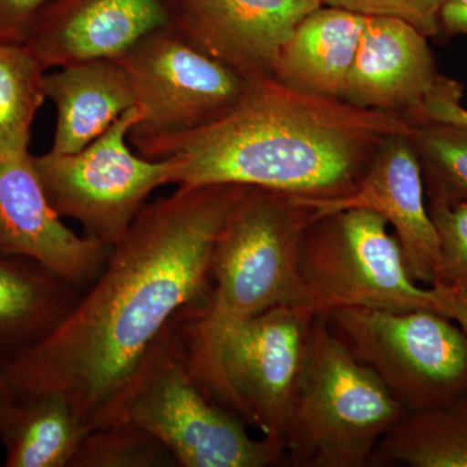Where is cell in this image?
I'll return each instance as SVG.
<instances>
[{
  "label": "cell",
  "instance_id": "cell-30",
  "mask_svg": "<svg viewBox=\"0 0 467 467\" xmlns=\"http://www.w3.org/2000/svg\"><path fill=\"white\" fill-rule=\"evenodd\" d=\"M441 29L467 36V5H444L441 9Z\"/></svg>",
  "mask_w": 467,
  "mask_h": 467
},
{
  "label": "cell",
  "instance_id": "cell-24",
  "mask_svg": "<svg viewBox=\"0 0 467 467\" xmlns=\"http://www.w3.org/2000/svg\"><path fill=\"white\" fill-rule=\"evenodd\" d=\"M429 211L441 244L438 285L467 292V199L429 204Z\"/></svg>",
  "mask_w": 467,
  "mask_h": 467
},
{
  "label": "cell",
  "instance_id": "cell-17",
  "mask_svg": "<svg viewBox=\"0 0 467 467\" xmlns=\"http://www.w3.org/2000/svg\"><path fill=\"white\" fill-rule=\"evenodd\" d=\"M82 295L38 261L0 252V371L47 339Z\"/></svg>",
  "mask_w": 467,
  "mask_h": 467
},
{
  "label": "cell",
  "instance_id": "cell-23",
  "mask_svg": "<svg viewBox=\"0 0 467 467\" xmlns=\"http://www.w3.org/2000/svg\"><path fill=\"white\" fill-rule=\"evenodd\" d=\"M171 451L131 420L86 434L70 467H178Z\"/></svg>",
  "mask_w": 467,
  "mask_h": 467
},
{
  "label": "cell",
  "instance_id": "cell-3",
  "mask_svg": "<svg viewBox=\"0 0 467 467\" xmlns=\"http://www.w3.org/2000/svg\"><path fill=\"white\" fill-rule=\"evenodd\" d=\"M317 220L308 198L247 187L214 243L204 306L178 317L190 370L213 396L218 349L245 319L288 304L306 306L300 251Z\"/></svg>",
  "mask_w": 467,
  "mask_h": 467
},
{
  "label": "cell",
  "instance_id": "cell-28",
  "mask_svg": "<svg viewBox=\"0 0 467 467\" xmlns=\"http://www.w3.org/2000/svg\"><path fill=\"white\" fill-rule=\"evenodd\" d=\"M21 404L16 393L0 371V439L5 438L16 422Z\"/></svg>",
  "mask_w": 467,
  "mask_h": 467
},
{
  "label": "cell",
  "instance_id": "cell-15",
  "mask_svg": "<svg viewBox=\"0 0 467 467\" xmlns=\"http://www.w3.org/2000/svg\"><path fill=\"white\" fill-rule=\"evenodd\" d=\"M427 38L407 21L367 16L343 101L422 122L426 104L447 81Z\"/></svg>",
  "mask_w": 467,
  "mask_h": 467
},
{
  "label": "cell",
  "instance_id": "cell-4",
  "mask_svg": "<svg viewBox=\"0 0 467 467\" xmlns=\"http://www.w3.org/2000/svg\"><path fill=\"white\" fill-rule=\"evenodd\" d=\"M407 414L379 378L353 358L317 312L308 361L285 426V459L296 467H365Z\"/></svg>",
  "mask_w": 467,
  "mask_h": 467
},
{
  "label": "cell",
  "instance_id": "cell-14",
  "mask_svg": "<svg viewBox=\"0 0 467 467\" xmlns=\"http://www.w3.org/2000/svg\"><path fill=\"white\" fill-rule=\"evenodd\" d=\"M174 26L171 0H52L24 45L46 72L88 60H119L140 41Z\"/></svg>",
  "mask_w": 467,
  "mask_h": 467
},
{
  "label": "cell",
  "instance_id": "cell-25",
  "mask_svg": "<svg viewBox=\"0 0 467 467\" xmlns=\"http://www.w3.org/2000/svg\"><path fill=\"white\" fill-rule=\"evenodd\" d=\"M328 7L347 9L362 16H382L407 21L426 36L441 32L438 0H321Z\"/></svg>",
  "mask_w": 467,
  "mask_h": 467
},
{
  "label": "cell",
  "instance_id": "cell-19",
  "mask_svg": "<svg viewBox=\"0 0 467 467\" xmlns=\"http://www.w3.org/2000/svg\"><path fill=\"white\" fill-rule=\"evenodd\" d=\"M467 467V391L453 400L410 411L384 434L371 465Z\"/></svg>",
  "mask_w": 467,
  "mask_h": 467
},
{
  "label": "cell",
  "instance_id": "cell-8",
  "mask_svg": "<svg viewBox=\"0 0 467 467\" xmlns=\"http://www.w3.org/2000/svg\"><path fill=\"white\" fill-rule=\"evenodd\" d=\"M140 119L142 109L134 107L78 152L34 156L58 216L81 223L86 235L109 248L124 238L150 193L171 184L169 160L144 158L129 143V131Z\"/></svg>",
  "mask_w": 467,
  "mask_h": 467
},
{
  "label": "cell",
  "instance_id": "cell-18",
  "mask_svg": "<svg viewBox=\"0 0 467 467\" xmlns=\"http://www.w3.org/2000/svg\"><path fill=\"white\" fill-rule=\"evenodd\" d=\"M367 16L321 5L295 27L275 78L297 90L343 100Z\"/></svg>",
  "mask_w": 467,
  "mask_h": 467
},
{
  "label": "cell",
  "instance_id": "cell-10",
  "mask_svg": "<svg viewBox=\"0 0 467 467\" xmlns=\"http://www.w3.org/2000/svg\"><path fill=\"white\" fill-rule=\"evenodd\" d=\"M119 61L142 109V119L129 131L131 146L212 124L241 101L250 85L174 26L150 34Z\"/></svg>",
  "mask_w": 467,
  "mask_h": 467
},
{
  "label": "cell",
  "instance_id": "cell-11",
  "mask_svg": "<svg viewBox=\"0 0 467 467\" xmlns=\"http://www.w3.org/2000/svg\"><path fill=\"white\" fill-rule=\"evenodd\" d=\"M110 251L64 225L30 150L0 156V252L38 261L85 292L103 272Z\"/></svg>",
  "mask_w": 467,
  "mask_h": 467
},
{
  "label": "cell",
  "instance_id": "cell-1",
  "mask_svg": "<svg viewBox=\"0 0 467 467\" xmlns=\"http://www.w3.org/2000/svg\"><path fill=\"white\" fill-rule=\"evenodd\" d=\"M245 189L177 187L149 202L66 321L3 368L18 401L57 392L88 431L124 422L150 350L207 303L214 243Z\"/></svg>",
  "mask_w": 467,
  "mask_h": 467
},
{
  "label": "cell",
  "instance_id": "cell-27",
  "mask_svg": "<svg viewBox=\"0 0 467 467\" xmlns=\"http://www.w3.org/2000/svg\"><path fill=\"white\" fill-rule=\"evenodd\" d=\"M462 88L448 78L423 109V121L451 122L467 126V109L461 104Z\"/></svg>",
  "mask_w": 467,
  "mask_h": 467
},
{
  "label": "cell",
  "instance_id": "cell-31",
  "mask_svg": "<svg viewBox=\"0 0 467 467\" xmlns=\"http://www.w3.org/2000/svg\"><path fill=\"white\" fill-rule=\"evenodd\" d=\"M439 5H441V7L444 5H467V0H438Z\"/></svg>",
  "mask_w": 467,
  "mask_h": 467
},
{
  "label": "cell",
  "instance_id": "cell-12",
  "mask_svg": "<svg viewBox=\"0 0 467 467\" xmlns=\"http://www.w3.org/2000/svg\"><path fill=\"white\" fill-rule=\"evenodd\" d=\"M174 27L248 81L275 78L295 27L321 0H171Z\"/></svg>",
  "mask_w": 467,
  "mask_h": 467
},
{
  "label": "cell",
  "instance_id": "cell-5",
  "mask_svg": "<svg viewBox=\"0 0 467 467\" xmlns=\"http://www.w3.org/2000/svg\"><path fill=\"white\" fill-rule=\"evenodd\" d=\"M126 420L156 436L182 467H266L285 459L281 444L248 434L247 423L196 380L178 317L144 362Z\"/></svg>",
  "mask_w": 467,
  "mask_h": 467
},
{
  "label": "cell",
  "instance_id": "cell-16",
  "mask_svg": "<svg viewBox=\"0 0 467 467\" xmlns=\"http://www.w3.org/2000/svg\"><path fill=\"white\" fill-rule=\"evenodd\" d=\"M46 98L57 109L51 152H78L137 106L133 84L119 60H88L45 76Z\"/></svg>",
  "mask_w": 467,
  "mask_h": 467
},
{
  "label": "cell",
  "instance_id": "cell-20",
  "mask_svg": "<svg viewBox=\"0 0 467 467\" xmlns=\"http://www.w3.org/2000/svg\"><path fill=\"white\" fill-rule=\"evenodd\" d=\"M16 422L2 439L5 467H70L88 430L61 393L20 401Z\"/></svg>",
  "mask_w": 467,
  "mask_h": 467
},
{
  "label": "cell",
  "instance_id": "cell-22",
  "mask_svg": "<svg viewBox=\"0 0 467 467\" xmlns=\"http://www.w3.org/2000/svg\"><path fill=\"white\" fill-rule=\"evenodd\" d=\"M411 142L422 168L429 204L467 199V126L423 121L414 125Z\"/></svg>",
  "mask_w": 467,
  "mask_h": 467
},
{
  "label": "cell",
  "instance_id": "cell-29",
  "mask_svg": "<svg viewBox=\"0 0 467 467\" xmlns=\"http://www.w3.org/2000/svg\"><path fill=\"white\" fill-rule=\"evenodd\" d=\"M436 285L441 287L444 315L453 319L467 335V292L453 287V285Z\"/></svg>",
  "mask_w": 467,
  "mask_h": 467
},
{
  "label": "cell",
  "instance_id": "cell-6",
  "mask_svg": "<svg viewBox=\"0 0 467 467\" xmlns=\"http://www.w3.org/2000/svg\"><path fill=\"white\" fill-rule=\"evenodd\" d=\"M299 267L306 304L316 312L427 309L444 316L441 285L411 278L389 223L368 209L317 218L304 235Z\"/></svg>",
  "mask_w": 467,
  "mask_h": 467
},
{
  "label": "cell",
  "instance_id": "cell-2",
  "mask_svg": "<svg viewBox=\"0 0 467 467\" xmlns=\"http://www.w3.org/2000/svg\"><path fill=\"white\" fill-rule=\"evenodd\" d=\"M414 124L308 94L278 79H252L225 116L173 137L134 144L144 158L171 162L177 187L238 184L331 201L349 195L387 138Z\"/></svg>",
  "mask_w": 467,
  "mask_h": 467
},
{
  "label": "cell",
  "instance_id": "cell-26",
  "mask_svg": "<svg viewBox=\"0 0 467 467\" xmlns=\"http://www.w3.org/2000/svg\"><path fill=\"white\" fill-rule=\"evenodd\" d=\"M52 0H0V43L24 45L34 21Z\"/></svg>",
  "mask_w": 467,
  "mask_h": 467
},
{
  "label": "cell",
  "instance_id": "cell-9",
  "mask_svg": "<svg viewBox=\"0 0 467 467\" xmlns=\"http://www.w3.org/2000/svg\"><path fill=\"white\" fill-rule=\"evenodd\" d=\"M317 312L288 304L234 326L218 349L213 396L284 448Z\"/></svg>",
  "mask_w": 467,
  "mask_h": 467
},
{
  "label": "cell",
  "instance_id": "cell-7",
  "mask_svg": "<svg viewBox=\"0 0 467 467\" xmlns=\"http://www.w3.org/2000/svg\"><path fill=\"white\" fill-rule=\"evenodd\" d=\"M322 313L331 333L407 413L439 407L467 391V335L447 316L427 309Z\"/></svg>",
  "mask_w": 467,
  "mask_h": 467
},
{
  "label": "cell",
  "instance_id": "cell-13",
  "mask_svg": "<svg viewBox=\"0 0 467 467\" xmlns=\"http://www.w3.org/2000/svg\"><path fill=\"white\" fill-rule=\"evenodd\" d=\"M309 201L317 208V218L348 208L376 212L393 230L411 278L426 287L439 284L441 244L410 135L387 138L349 195Z\"/></svg>",
  "mask_w": 467,
  "mask_h": 467
},
{
  "label": "cell",
  "instance_id": "cell-21",
  "mask_svg": "<svg viewBox=\"0 0 467 467\" xmlns=\"http://www.w3.org/2000/svg\"><path fill=\"white\" fill-rule=\"evenodd\" d=\"M46 73L26 45L0 43V156L29 150Z\"/></svg>",
  "mask_w": 467,
  "mask_h": 467
}]
</instances>
